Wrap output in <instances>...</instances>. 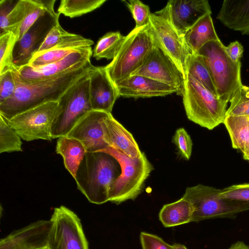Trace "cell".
<instances>
[{
  "label": "cell",
  "mask_w": 249,
  "mask_h": 249,
  "mask_svg": "<svg viewBox=\"0 0 249 249\" xmlns=\"http://www.w3.org/2000/svg\"><path fill=\"white\" fill-rule=\"evenodd\" d=\"M92 66L90 61L61 74L31 83L16 80V91L10 98L0 104V114L5 119H9L45 103L58 101L62 94L86 74Z\"/></svg>",
  "instance_id": "1"
},
{
  "label": "cell",
  "mask_w": 249,
  "mask_h": 249,
  "mask_svg": "<svg viewBox=\"0 0 249 249\" xmlns=\"http://www.w3.org/2000/svg\"><path fill=\"white\" fill-rule=\"evenodd\" d=\"M120 173L119 163L110 154L86 152L74 179L89 201L101 204L109 201L110 187Z\"/></svg>",
  "instance_id": "2"
},
{
  "label": "cell",
  "mask_w": 249,
  "mask_h": 249,
  "mask_svg": "<svg viewBox=\"0 0 249 249\" xmlns=\"http://www.w3.org/2000/svg\"><path fill=\"white\" fill-rule=\"evenodd\" d=\"M181 96L189 120L209 130L224 123L228 103L219 99L189 74L185 77Z\"/></svg>",
  "instance_id": "3"
},
{
  "label": "cell",
  "mask_w": 249,
  "mask_h": 249,
  "mask_svg": "<svg viewBox=\"0 0 249 249\" xmlns=\"http://www.w3.org/2000/svg\"><path fill=\"white\" fill-rule=\"evenodd\" d=\"M209 71L217 97L229 103L243 85L241 61H233L227 54L225 46L219 40L209 42L198 50Z\"/></svg>",
  "instance_id": "4"
},
{
  "label": "cell",
  "mask_w": 249,
  "mask_h": 249,
  "mask_svg": "<svg viewBox=\"0 0 249 249\" xmlns=\"http://www.w3.org/2000/svg\"><path fill=\"white\" fill-rule=\"evenodd\" d=\"M113 156L119 163L121 173L112 184L109 201L117 205L134 200L142 192L146 179L154 167L142 152L140 157L130 158L110 147L101 150Z\"/></svg>",
  "instance_id": "5"
},
{
  "label": "cell",
  "mask_w": 249,
  "mask_h": 249,
  "mask_svg": "<svg viewBox=\"0 0 249 249\" xmlns=\"http://www.w3.org/2000/svg\"><path fill=\"white\" fill-rule=\"evenodd\" d=\"M155 44L149 25L134 28L126 36L118 53L106 68L116 84L130 76L144 62Z\"/></svg>",
  "instance_id": "6"
},
{
  "label": "cell",
  "mask_w": 249,
  "mask_h": 249,
  "mask_svg": "<svg viewBox=\"0 0 249 249\" xmlns=\"http://www.w3.org/2000/svg\"><path fill=\"white\" fill-rule=\"evenodd\" d=\"M89 71L58 100L52 126L53 139L66 136L77 123L92 110L89 92Z\"/></svg>",
  "instance_id": "7"
},
{
  "label": "cell",
  "mask_w": 249,
  "mask_h": 249,
  "mask_svg": "<svg viewBox=\"0 0 249 249\" xmlns=\"http://www.w3.org/2000/svg\"><path fill=\"white\" fill-rule=\"evenodd\" d=\"M148 25L155 44L170 57L185 77L187 63L193 52L184 34L173 24L166 5L151 14Z\"/></svg>",
  "instance_id": "8"
},
{
  "label": "cell",
  "mask_w": 249,
  "mask_h": 249,
  "mask_svg": "<svg viewBox=\"0 0 249 249\" xmlns=\"http://www.w3.org/2000/svg\"><path fill=\"white\" fill-rule=\"evenodd\" d=\"M221 189L198 184L187 187L182 197L191 203L194 208L192 222L221 217H233L249 210V202L222 198Z\"/></svg>",
  "instance_id": "9"
},
{
  "label": "cell",
  "mask_w": 249,
  "mask_h": 249,
  "mask_svg": "<svg viewBox=\"0 0 249 249\" xmlns=\"http://www.w3.org/2000/svg\"><path fill=\"white\" fill-rule=\"evenodd\" d=\"M58 101L50 102L22 112L9 119L7 124L23 140H52V126Z\"/></svg>",
  "instance_id": "10"
},
{
  "label": "cell",
  "mask_w": 249,
  "mask_h": 249,
  "mask_svg": "<svg viewBox=\"0 0 249 249\" xmlns=\"http://www.w3.org/2000/svg\"><path fill=\"white\" fill-rule=\"evenodd\" d=\"M50 220L49 249H89L81 221L73 212L61 205L54 209Z\"/></svg>",
  "instance_id": "11"
},
{
  "label": "cell",
  "mask_w": 249,
  "mask_h": 249,
  "mask_svg": "<svg viewBox=\"0 0 249 249\" xmlns=\"http://www.w3.org/2000/svg\"><path fill=\"white\" fill-rule=\"evenodd\" d=\"M149 77L176 88L181 95L185 77L170 57L156 45L142 64L131 75Z\"/></svg>",
  "instance_id": "12"
},
{
  "label": "cell",
  "mask_w": 249,
  "mask_h": 249,
  "mask_svg": "<svg viewBox=\"0 0 249 249\" xmlns=\"http://www.w3.org/2000/svg\"><path fill=\"white\" fill-rule=\"evenodd\" d=\"M91 47H85L68 55L63 59L37 67L26 65L14 71L16 80L31 83L47 79L80 67L90 61Z\"/></svg>",
  "instance_id": "13"
},
{
  "label": "cell",
  "mask_w": 249,
  "mask_h": 249,
  "mask_svg": "<svg viewBox=\"0 0 249 249\" xmlns=\"http://www.w3.org/2000/svg\"><path fill=\"white\" fill-rule=\"evenodd\" d=\"M60 14L46 12L41 16L16 43L14 63L17 69L28 65L38 52L52 28L59 22Z\"/></svg>",
  "instance_id": "14"
},
{
  "label": "cell",
  "mask_w": 249,
  "mask_h": 249,
  "mask_svg": "<svg viewBox=\"0 0 249 249\" xmlns=\"http://www.w3.org/2000/svg\"><path fill=\"white\" fill-rule=\"evenodd\" d=\"M109 113L90 110L77 123L66 136L81 142L87 152L101 151L108 147L105 140L103 121Z\"/></svg>",
  "instance_id": "15"
},
{
  "label": "cell",
  "mask_w": 249,
  "mask_h": 249,
  "mask_svg": "<svg viewBox=\"0 0 249 249\" xmlns=\"http://www.w3.org/2000/svg\"><path fill=\"white\" fill-rule=\"evenodd\" d=\"M52 222L40 220L12 232L0 241V249H37L47 246Z\"/></svg>",
  "instance_id": "16"
},
{
  "label": "cell",
  "mask_w": 249,
  "mask_h": 249,
  "mask_svg": "<svg viewBox=\"0 0 249 249\" xmlns=\"http://www.w3.org/2000/svg\"><path fill=\"white\" fill-rule=\"evenodd\" d=\"M89 76L92 109L111 113L115 102L120 96L106 67L93 66L89 71Z\"/></svg>",
  "instance_id": "17"
},
{
  "label": "cell",
  "mask_w": 249,
  "mask_h": 249,
  "mask_svg": "<svg viewBox=\"0 0 249 249\" xmlns=\"http://www.w3.org/2000/svg\"><path fill=\"white\" fill-rule=\"evenodd\" d=\"M119 96L149 98L178 94L175 88L147 77L133 75L115 84Z\"/></svg>",
  "instance_id": "18"
},
{
  "label": "cell",
  "mask_w": 249,
  "mask_h": 249,
  "mask_svg": "<svg viewBox=\"0 0 249 249\" xmlns=\"http://www.w3.org/2000/svg\"><path fill=\"white\" fill-rule=\"evenodd\" d=\"M166 6L173 24L184 34L203 16L212 14L207 0H170Z\"/></svg>",
  "instance_id": "19"
},
{
  "label": "cell",
  "mask_w": 249,
  "mask_h": 249,
  "mask_svg": "<svg viewBox=\"0 0 249 249\" xmlns=\"http://www.w3.org/2000/svg\"><path fill=\"white\" fill-rule=\"evenodd\" d=\"M105 140L108 147L130 158L140 157L142 153L131 133L117 121L111 113L104 119Z\"/></svg>",
  "instance_id": "20"
},
{
  "label": "cell",
  "mask_w": 249,
  "mask_h": 249,
  "mask_svg": "<svg viewBox=\"0 0 249 249\" xmlns=\"http://www.w3.org/2000/svg\"><path fill=\"white\" fill-rule=\"evenodd\" d=\"M216 18L229 29L249 36V0H225Z\"/></svg>",
  "instance_id": "21"
},
{
  "label": "cell",
  "mask_w": 249,
  "mask_h": 249,
  "mask_svg": "<svg viewBox=\"0 0 249 249\" xmlns=\"http://www.w3.org/2000/svg\"><path fill=\"white\" fill-rule=\"evenodd\" d=\"M27 0L0 1V36L12 32L18 36L27 12Z\"/></svg>",
  "instance_id": "22"
},
{
  "label": "cell",
  "mask_w": 249,
  "mask_h": 249,
  "mask_svg": "<svg viewBox=\"0 0 249 249\" xmlns=\"http://www.w3.org/2000/svg\"><path fill=\"white\" fill-rule=\"evenodd\" d=\"M55 151L62 157L66 169L74 179L87 152L84 145L76 139L63 136L57 139Z\"/></svg>",
  "instance_id": "23"
},
{
  "label": "cell",
  "mask_w": 249,
  "mask_h": 249,
  "mask_svg": "<svg viewBox=\"0 0 249 249\" xmlns=\"http://www.w3.org/2000/svg\"><path fill=\"white\" fill-rule=\"evenodd\" d=\"M184 36L188 46L195 53L209 42L219 39L211 14H207L201 18L184 33Z\"/></svg>",
  "instance_id": "24"
},
{
  "label": "cell",
  "mask_w": 249,
  "mask_h": 249,
  "mask_svg": "<svg viewBox=\"0 0 249 249\" xmlns=\"http://www.w3.org/2000/svg\"><path fill=\"white\" fill-rule=\"evenodd\" d=\"M93 43L91 39L67 32L58 22L49 32L37 53L54 47L77 48L91 47Z\"/></svg>",
  "instance_id": "25"
},
{
  "label": "cell",
  "mask_w": 249,
  "mask_h": 249,
  "mask_svg": "<svg viewBox=\"0 0 249 249\" xmlns=\"http://www.w3.org/2000/svg\"><path fill=\"white\" fill-rule=\"evenodd\" d=\"M194 208L183 197L164 205L159 213V219L165 227L179 226L192 222Z\"/></svg>",
  "instance_id": "26"
},
{
  "label": "cell",
  "mask_w": 249,
  "mask_h": 249,
  "mask_svg": "<svg viewBox=\"0 0 249 249\" xmlns=\"http://www.w3.org/2000/svg\"><path fill=\"white\" fill-rule=\"evenodd\" d=\"M232 146L243 154L249 151V116H226L224 123Z\"/></svg>",
  "instance_id": "27"
},
{
  "label": "cell",
  "mask_w": 249,
  "mask_h": 249,
  "mask_svg": "<svg viewBox=\"0 0 249 249\" xmlns=\"http://www.w3.org/2000/svg\"><path fill=\"white\" fill-rule=\"evenodd\" d=\"M125 36L119 32H109L105 34L98 40L92 55L96 60L102 58L113 59L118 53Z\"/></svg>",
  "instance_id": "28"
},
{
  "label": "cell",
  "mask_w": 249,
  "mask_h": 249,
  "mask_svg": "<svg viewBox=\"0 0 249 249\" xmlns=\"http://www.w3.org/2000/svg\"><path fill=\"white\" fill-rule=\"evenodd\" d=\"M55 1V0H27V12L19 29L18 40L46 12L52 14L57 13L54 10Z\"/></svg>",
  "instance_id": "29"
},
{
  "label": "cell",
  "mask_w": 249,
  "mask_h": 249,
  "mask_svg": "<svg viewBox=\"0 0 249 249\" xmlns=\"http://www.w3.org/2000/svg\"><path fill=\"white\" fill-rule=\"evenodd\" d=\"M187 74L191 75L217 96L216 89L209 71L201 55L197 53H193L191 55L187 65Z\"/></svg>",
  "instance_id": "30"
},
{
  "label": "cell",
  "mask_w": 249,
  "mask_h": 249,
  "mask_svg": "<svg viewBox=\"0 0 249 249\" xmlns=\"http://www.w3.org/2000/svg\"><path fill=\"white\" fill-rule=\"evenodd\" d=\"M106 1V0H62L57 13L71 18L78 17L94 11Z\"/></svg>",
  "instance_id": "31"
},
{
  "label": "cell",
  "mask_w": 249,
  "mask_h": 249,
  "mask_svg": "<svg viewBox=\"0 0 249 249\" xmlns=\"http://www.w3.org/2000/svg\"><path fill=\"white\" fill-rule=\"evenodd\" d=\"M18 36L12 32L0 36V75L9 71L17 70L14 63V50Z\"/></svg>",
  "instance_id": "32"
},
{
  "label": "cell",
  "mask_w": 249,
  "mask_h": 249,
  "mask_svg": "<svg viewBox=\"0 0 249 249\" xmlns=\"http://www.w3.org/2000/svg\"><path fill=\"white\" fill-rule=\"evenodd\" d=\"M84 48L85 47L75 48L54 47L50 49L36 53L27 65L32 67H37L55 62L63 59L69 54Z\"/></svg>",
  "instance_id": "33"
},
{
  "label": "cell",
  "mask_w": 249,
  "mask_h": 249,
  "mask_svg": "<svg viewBox=\"0 0 249 249\" xmlns=\"http://www.w3.org/2000/svg\"><path fill=\"white\" fill-rule=\"evenodd\" d=\"M21 139L0 114V153L22 151Z\"/></svg>",
  "instance_id": "34"
},
{
  "label": "cell",
  "mask_w": 249,
  "mask_h": 249,
  "mask_svg": "<svg viewBox=\"0 0 249 249\" xmlns=\"http://www.w3.org/2000/svg\"><path fill=\"white\" fill-rule=\"evenodd\" d=\"M229 102L226 116H249V87L243 85Z\"/></svg>",
  "instance_id": "35"
},
{
  "label": "cell",
  "mask_w": 249,
  "mask_h": 249,
  "mask_svg": "<svg viewBox=\"0 0 249 249\" xmlns=\"http://www.w3.org/2000/svg\"><path fill=\"white\" fill-rule=\"evenodd\" d=\"M128 7L135 21V28H139L149 24L151 13L148 5L139 0L123 1Z\"/></svg>",
  "instance_id": "36"
},
{
  "label": "cell",
  "mask_w": 249,
  "mask_h": 249,
  "mask_svg": "<svg viewBox=\"0 0 249 249\" xmlns=\"http://www.w3.org/2000/svg\"><path fill=\"white\" fill-rule=\"evenodd\" d=\"M172 142L176 145L181 158L189 160L192 154L193 142L184 128H179L176 131L172 138Z\"/></svg>",
  "instance_id": "37"
},
{
  "label": "cell",
  "mask_w": 249,
  "mask_h": 249,
  "mask_svg": "<svg viewBox=\"0 0 249 249\" xmlns=\"http://www.w3.org/2000/svg\"><path fill=\"white\" fill-rule=\"evenodd\" d=\"M222 198L249 202V183L233 185L221 190Z\"/></svg>",
  "instance_id": "38"
},
{
  "label": "cell",
  "mask_w": 249,
  "mask_h": 249,
  "mask_svg": "<svg viewBox=\"0 0 249 249\" xmlns=\"http://www.w3.org/2000/svg\"><path fill=\"white\" fill-rule=\"evenodd\" d=\"M17 88L14 71H9L0 75V104L10 98Z\"/></svg>",
  "instance_id": "39"
},
{
  "label": "cell",
  "mask_w": 249,
  "mask_h": 249,
  "mask_svg": "<svg viewBox=\"0 0 249 249\" xmlns=\"http://www.w3.org/2000/svg\"><path fill=\"white\" fill-rule=\"evenodd\" d=\"M140 238L142 249H175L173 245L155 234L141 232Z\"/></svg>",
  "instance_id": "40"
},
{
  "label": "cell",
  "mask_w": 249,
  "mask_h": 249,
  "mask_svg": "<svg viewBox=\"0 0 249 249\" xmlns=\"http://www.w3.org/2000/svg\"><path fill=\"white\" fill-rule=\"evenodd\" d=\"M226 52L230 58L234 62H238L242 57L244 48L238 41L231 42L225 46Z\"/></svg>",
  "instance_id": "41"
},
{
  "label": "cell",
  "mask_w": 249,
  "mask_h": 249,
  "mask_svg": "<svg viewBox=\"0 0 249 249\" xmlns=\"http://www.w3.org/2000/svg\"><path fill=\"white\" fill-rule=\"evenodd\" d=\"M228 249H249V246L243 241H237L232 244Z\"/></svg>",
  "instance_id": "42"
},
{
  "label": "cell",
  "mask_w": 249,
  "mask_h": 249,
  "mask_svg": "<svg viewBox=\"0 0 249 249\" xmlns=\"http://www.w3.org/2000/svg\"><path fill=\"white\" fill-rule=\"evenodd\" d=\"M173 246L175 249H187L184 245L178 243L174 244Z\"/></svg>",
  "instance_id": "43"
},
{
  "label": "cell",
  "mask_w": 249,
  "mask_h": 249,
  "mask_svg": "<svg viewBox=\"0 0 249 249\" xmlns=\"http://www.w3.org/2000/svg\"><path fill=\"white\" fill-rule=\"evenodd\" d=\"M243 156L244 159L249 162V151L243 154Z\"/></svg>",
  "instance_id": "44"
},
{
  "label": "cell",
  "mask_w": 249,
  "mask_h": 249,
  "mask_svg": "<svg viewBox=\"0 0 249 249\" xmlns=\"http://www.w3.org/2000/svg\"><path fill=\"white\" fill-rule=\"evenodd\" d=\"M49 249L47 246L46 247H43V248H39V249Z\"/></svg>",
  "instance_id": "45"
}]
</instances>
